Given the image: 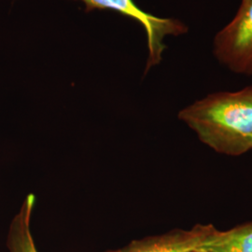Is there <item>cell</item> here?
I'll use <instances>...</instances> for the list:
<instances>
[{
    "mask_svg": "<svg viewBox=\"0 0 252 252\" xmlns=\"http://www.w3.org/2000/svg\"><path fill=\"white\" fill-rule=\"evenodd\" d=\"M178 117L215 153L237 157L252 150V86L207 94Z\"/></svg>",
    "mask_w": 252,
    "mask_h": 252,
    "instance_id": "cell-1",
    "label": "cell"
},
{
    "mask_svg": "<svg viewBox=\"0 0 252 252\" xmlns=\"http://www.w3.org/2000/svg\"><path fill=\"white\" fill-rule=\"evenodd\" d=\"M213 54L230 71L252 76V0H242L234 18L213 39Z\"/></svg>",
    "mask_w": 252,
    "mask_h": 252,
    "instance_id": "cell-2",
    "label": "cell"
},
{
    "mask_svg": "<svg viewBox=\"0 0 252 252\" xmlns=\"http://www.w3.org/2000/svg\"><path fill=\"white\" fill-rule=\"evenodd\" d=\"M86 6L87 11L92 9H112L119 13L134 19L144 28L147 35L148 60L145 73L159 64L166 46L164 39L168 36H179L188 31L187 26L179 20L157 17L145 12L137 7L133 0H80Z\"/></svg>",
    "mask_w": 252,
    "mask_h": 252,
    "instance_id": "cell-3",
    "label": "cell"
},
{
    "mask_svg": "<svg viewBox=\"0 0 252 252\" xmlns=\"http://www.w3.org/2000/svg\"><path fill=\"white\" fill-rule=\"evenodd\" d=\"M212 226L196 224L189 230L176 229L165 234L134 240L122 249L107 252H195Z\"/></svg>",
    "mask_w": 252,
    "mask_h": 252,
    "instance_id": "cell-4",
    "label": "cell"
},
{
    "mask_svg": "<svg viewBox=\"0 0 252 252\" xmlns=\"http://www.w3.org/2000/svg\"><path fill=\"white\" fill-rule=\"evenodd\" d=\"M197 252H252V221L220 231L212 226Z\"/></svg>",
    "mask_w": 252,
    "mask_h": 252,
    "instance_id": "cell-5",
    "label": "cell"
},
{
    "mask_svg": "<svg viewBox=\"0 0 252 252\" xmlns=\"http://www.w3.org/2000/svg\"><path fill=\"white\" fill-rule=\"evenodd\" d=\"M35 204L36 196L33 193L28 194L17 214L11 220L7 236L9 252H38L30 228Z\"/></svg>",
    "mask_w": 252,
    "mask_h": 252,
    "instance_id": "cell-6",
    "label": "cell"
},
{
    "mask_svg": "<svg viewBox=\"0 0 252 252\" xmlns=\"http://www.w3.org/2000/svg\"></svg>",
    "mask_w": 252,
    "mask_h": 252,
    "instance_id": "cell-7",
    "label": "cell"
}]
</instances>
